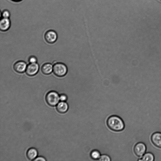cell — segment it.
Masks as SVG:
<instances>
[{"label": "cell", "instance_id": "cell-1", "mask_svg": "<svg viewBox=\"0 0 161 161\" xmlns=\"http://www.w3.org/2000/svg\"><path fill=\"white\" fill-rule=\"evenodd\" d=\"M107 126L112 130L115 132H120L124 130V123L119 116L113 115L110 116L107 121Z\"/></svg>", "mask_w": 161, "mask_h": 161}, {"label": "cell", "instance_id": "cell-2", "mask_svg": "<svg viewBox=\"0 0 161 161\" xmlns=\"http://www.w3.org/2000/svg\"><path fill=\"white\" fill-rule=\"evenodd\" d=\"M68 71L67 67L63 63H58L53 66V72L57 77H61L65 76Z\"/></svg>", "mask_w": 161, "mask_h": 161}, {"label": "cell", "instance_id": "cell-3", "mask_svg": "<svg viewBox=\"0 0 161 161\" xmlns=\"http://www.w3.org/2000/svg\"><path fill=\"white\" fill-rule=\"evenodd\" d=\"M46 100L49 105L55 106L59 103L60 100V96L57 92L51 91L46 95Z\"/></svg>", "mask_w": 161, "mask_h": 161}, {"label": "cell", "instance_id": "cell-4", "mask_svg": "<svg viewBox=\"0 0 161 161\" xmlns=\"http://www.w3.org/2000/svg\"><path fill=\"white\" fill-rule=\"evenodd\" d=\"M134 151L135 154L138 157H142L146 153V146L143 142H138L135 145Z\"/></svg>", "mask_w": 161, "mask_h": 161}, {"label": "cell", "instance_id": "cell-5", "mask_svg": "<svg viewBox=\"0 0 161 161\" xmlns=\"http://www.w3.org/2000/svg\"><path fill=\"white\" fill-rule=\"evenodd\" d=\"M39 70V66L38 63H30L27 67L26 72L27 75L33 76L38 73Z\"/></svg>", "mask_w": 161, "mask_h": 161}, {"label": "cell", "instance_id": "cell-6", "mask_svg": "<svg viewBox=\"0 0 161 161\" xmlns=\"http://www.w3.org/2000/svg\"><path fill=\"white\" fill-rule=\"evenodd\" d=\"M45 38L48 43L52 44L56 41L57 38V35L55 31L50 30L46 32Z\"/></svg>", "mask_w": 161, "mask_h": 161}, {"label": "cell", "instance_id": "cell-7", "mask_svg": "<svg viewBox=\"0 0 161 161\" xmlns=\"http://www.w3.org/2000/svg\"><path fill=\"white\" fill-rule=\"evenodd\" d=\"M151 140L152 144L156 147L161 148V133L156 132L152 135Z\"/></svg>", "mask_w": 161, "mask_h": 161}, {"label": "cell", "instance_id": "cell-8", "mask_svg": "<svg viewBox=\"0 0 161 161\" xmlns=\"http://www.w3.org/2000/svg\"><path fill=\"white\" fill-rule=\"evenodd\" d=\"M27 67V64L25 62L19 61L14 64L13 68L17 72L23 73L26 71Z\"/></svg>", "mask_w": 161, "mask_h": 161}, {"label": "cell", "instance_id": "cell-9", "mask_svg": "<svg viewBox=\"0 0 161 161\" xmlns=\"http://www.w3.org/2000/svg\"><path fill=\"white\" fill-rule=\"evenodd\" d=\"M10 20L9 18H2L0 20V29L2 31H6L10 27Z\"/></svg>", "mask_w": 161, "mask_h": 161}, {"label": "cell", "instance_id": "cell-10", "mask_svg": "<svg viewBox=\"0 0 161 161\" xmlns=\"http://www.w3.org/2000/svg\"><path fill=\"white\" fill-rule=\"evenodd\" d=\"M57 111L60 113H65L68 109V104L65 102L61 101L57 105Z\"/></svg>", "mask_w": 161, "mask_h": 161}, {"label": "cell", "instance_id": "cell-11", "mask_svg": "<svg viewBox=\"0 0 161 161\" xmlns=\"http://www.w3.org/2000/svg\"><path fill=\"white\" fill-rule=\"evenodd\" d=\"M53 66L51 64L49 63L44 64L41 67V70L43 74L46 75H48L51 74L53 71Z\"/></svg>", "mask_w": 161, "mask_h": 161}, {"label": "cell", "instance_id": "cell-12", "mask_svg": "<svg viewBox=\"0 0 161 161\" xmlns=\"http://www.w3.org/2000/svg\"><path fill=\"white\" fill-rule=\"evenodd\" d=\"M38 155V152L37 149L34 148L29 149L27 153V158L31 160H34L36 158Z\"/></svg>", "mask_w": 161, "mask_h": 161}, {"label": "cell", "instance_id": "cell-13", "mask_svg": "<svg viewBox=\"0 0 161 161\" xmlns=\"http://www.w3.org/2000/svg\"><path fill=\"white\" fill-rule=\"evenodd\" d=\"M155 156L151 152L146 153L141 158L138 159L139 161H154L155 160Z\"/></svg>", "mask_w": 161, "mask_h": 161}, {"label": "cell", "instance_id": "cell-14", "mask_svg": "<svg viewBox=\"0 0 161 161\" xmlns=\"http://www.w3.org/2000/svg\"><path fill=\"white\" fill-rule=\"evenodd\" d=\"M101 156L100 152L97 150H93L90 153L91 158L94 160H99Z\"/></svg>", "mask_w": 161, "mask_h": 161}, {"label": "cell", "instance_id": "cell-15", "mask_svg": "<svg viewBox=\"0 0 161 161\" xmlns=\"http://www.w3.org/2000/svg\"><path fill=\"white\" fill-rule=\"evenodd\" d=\"M2 18H9L10 16V13L8 10L5 9L2 12Z\"/></svg>", "mask_w": 161, "mask_h": 161}, {"label": "cell", "instance_id": "cell-16", "mask_svg": "<svg viewBox=\"0 0 161 161\" xmlns=\"http://www.w3.org/2000/svg\"><path fill=\"white\" fill-rule=\"evenodd\" d=\"M111 160L110 157L107 155H101L99 159L100 161H110Z\"/></svg>", "mask_w": 161, "mask_h": 161}, {"label": "cell", "instance_id": "cell-17", "mask_svg": "<svg viewBox=\"0 0 161 161\" xmlns=\"http://www.w3.org/2000/svg\"><path fill=\"white\" fill-rule=\"evenodd\" d=\"M29 61L30 63H37V59L34 56H31L29 59Z\"/></svg>", "mask_w": 161, "mask_h": 161}, {"label": "cell", "instance_id": "cell-18", "mask_svg": "<svg viewBox=\"0 0 161 161\" xmlns=\"http://www.w3.org/2000/svg\"><path fill=\"white\" fill-rule=\"evenodd\" d=\"M60 100L61 101H65L68 99L66 95L64 94H61L60 96Z\"/></svg>", "mask_w": 161, "mask_h": 161}, {"label": "cell", "instance_id": "cell-19", "mask_svg": "<svg viewBox=\"0 0 161 161\" xmlns=\"http://www.w3.org/2000/svg\"><path fill=\"white\" fill-rule=\"evenodd\" d=\"M35 161H46V159L44 157H38L36 158L34 160Z\"/></svg>", "mask_w": 161, "mask_h": 161}, {"label": "cell", "instance_id": "cell-20", "mask_svg": "<svg viewBox=\"0 0 161 161\" xmlns=\"http://www.w3.org/2000/svg\"><path fill=\"white\" fill-rule=\"evenodd\" d=\"M11 1L14 2H20L21 1H22V0H11Z\"/></svg>", "mask_w": 161, "mask_h": 161}]
</instances>
